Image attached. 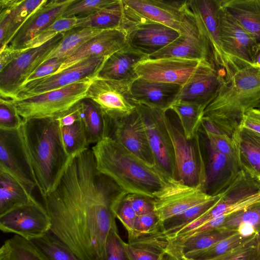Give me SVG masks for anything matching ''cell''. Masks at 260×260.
<instances>
[{"mask_svg": "<svg viewBox=\"0 0 260 260\" xmlns=\"http://www.w3.org/2000/svg\"><path fill=\"white\" fill-rule=\"evenodd\" d=\"M120 188L97 169L89 148L72 156L54 189L42 197L49 233L81 260H103Z\"/></svg>", "mask_w": 260, "mask_h": 260, "instance_id": "cell-1", "label": "cell"}, {"mask_svg": "<svg viewBox=\"0 0 260 260\" xmlns=\"http://www.w3.org/2000/svg\"><path fill=\"white\" fill-rule=\"evenodd\" d=\"M36 187L43 197L55 187L71 158L62 142L57 118H33L18 128Z\"/></svg>", "mask_w": 260, "mask_h": 260, "instance_id": "cell-2", "label": "cell"}, {"mask_svg": "<svg viewBox=\"0 0 260 260\" xmlns=\"http://www.w3.org/2000/svg\"><path fill=\"white\" fill-rule=\"evenodd\" d=\"M91 149L98 170L122 191L153 199L168 183L156 166L147 164L110 137Z\"/></svg>", "mask_w": 260, "mask_h": 260, "instance_id": "cell-3", "label": "cell"}, {"mask_svg": "<svg viewBox=\"0 0 260 260\" xmlns=\"http://www.w3.org/2000/svg\"><path fill=\"white\" fill-rule=\"evenodd\" d=\"M260 103V68L252 67L235 72L221 83L204 116L232 137L243 115Z\"/></svg>", "mask_w": 260, "mask_h": 260, "instance_id": "cell-4", "label": "cell"}, {"mask_svg": "<svg viewBox=\"0 0 260 260\" xmlns=\"http://www.w3.org/2000/svg\"><path fill=\"white\" fill-rule=\"evenodd\" d=\"M94 77H88L64 87L28 98L7 100L14 106L23 121L33 118H58L86 98Z\"/></svg>", "mask_w": 260, "mask_h": 260, "instance_id": "cell-5", "label": "cell"}, {"mask_svg": "<svg viewBox=\"0 0 260 260\" xmlns=\"http://www.w3.org/2000/svg\"><path fill=\"white\" fill-rule=\"evenodd\" d=\"M164 121L173 147L176 180L188 186L202 187L205 190L206 165L199 134L192 139H187L182 129L170 120L167 112Z\"/></svg>", "mask_w": 260, "mask_h": 260, "instance_id": "cell-6", "label": "cell"}, {"mask_svg": "<svg viewBox=\"0 0 260 260\" xmlns=\"http://www.w3.org/2000/svg\"><path fill=\"white\" fill-rule=\"evenodd\" d=\"M136 110L144 123L155 166L168 181L176 180L173 147L164 121L167 111L140 104H136Z\"/></svg>", "mask_w": 260, "mask_h": 260, "instance_id": "cell-7", "label": "cell"}, {"mask_svg": "<svg viewBox=\"0 0 260 260\" xmlns=\"http://www.w3.org/2000/svg\"><path fill=\"white\" fill-rule=\"evenodd\" d=\"M121 1L124 15V29L132 25L137 23L156 22L180 31L186 7V1Z\"/></svg>", "mask_w": 260, "mask_h": 260, "instance_id": "cell-8", "label": "cell"}, {"mask_svg": "<svg viewBox=\"0 0 260 260\" xmlns=\"http://www.w3.org/2000/svg\"><path fill=\"white\" fill-rule=\"evenodd\" d=\"M64 32L35 48L27 49L0 72L1 98L12 100L29 76L45 61L61 41Z\"/></svg>", "mask_w": 260, "mask_h": 260, "instance_id": "cell-9", "label": "cell"}, {"mask_svg": "<svg viewBox=\"0 0 260 260\" xmlns=\"http://www.w3.org/2000/svg\"><path fill=\"white\" fill-rule=\"evenodd\" d=\"M179 32L180 36L174 42L148 58L175 57L208 60L214 63L208 40L189 8L187 1Z\"/></svg>", "mask_w": 260, "mask_h": 260, "instance_id": "cell-10", "label": "cell"}, {"mask_svg": "<svg viewBox=\"0 0 260 260\" xmlns=\"http://www.w3.org/2000/svg\"><path fill=\"white\" fill-rule=\"evenodd\" d=\"M218 194H208L204 188L185 185L173 179L152 199L154 211L159 221L167 220L180 215L196 205L216 199Z\"/></svg>", "mask_w": 260, "mask_h": 260, "instance_id": "cell-11", "label": "cell"}, {"mask_svg": "<svg viewBox=\"0 0 260 260\" xmlns=\"http://www.w3.org/2000/svg\"><path fill=\"white\" fill-rule=\"evenodd\" d=\"M218 17L223 50L236 72L250 67L257 50L254 40L220 4Z\"/></svg>", "mask_w": 260, "mask_h": 260, "instance_id": "cell-12", "label": "cell"}, {"mask_svg": "<svg viewBox=\"0 0 260 260\" xmlns=\"http://www.w3.org/2000/svg\"><path fill=\"white\" fill-rule=\"evenodd\" d=\"M104 114L107 123V137L147 164L155 166L146 131L136 108L132 113L121 117L111 116L105 112Z\"/></svg>", "mask_w": 260, "mask_h": 260, "instance_id": "cell-13", "label": "cell"}, {"mask_svg": "<svg viewBox=\"0 0 260 260\" xmlns=\"http://www.w3.org/2000/svg\"><path fill=\"white\" fill-rule=\"evenodd\" d=\"M187 4L207 38L213 59L225 80L236 72L222 44L218 17V0H189Z\"/></svg>", "mask_w": 260, "mask_h": 260, "instance_id": "cell-14", "label": "cell"}, {"mask_svg": "<svg viewBox=\"0 0 260 260\" xmlns=\"http://www.w3.org/2000/svg\"><path fill=\"white\" fill-rule=\"evenodd\" d=\"M107 58L90 57L59 73L26 83L12 100L28 98L64 87L88 77H95Z\"/></svg>", "mask_w": 260, "mask_h": 260, "instance_id": "cell-15", "label": "cell"}, {"mask_svg": "<svg viewBox=\"0 0 260 260\" xmlns=\"http://www.w3.org/2000/svg\"><path fill=\"white\" fill-rule=\"evenodd\" d=\"M50 228V219L44 206L35 198L0 215L2 232L14 233L28 240L44 236Z\"/></svg>", "mask_w": 260, "mask_h": 260, "instance_id": "cell-16", "label": "cell"}, {"mask_svg": "<svg viewBox=\"0 0 260 260\" xmlns=\"http://www.w3.org/2000/svg\"><path fill=\"white\" fill-rule=\"evenodd\" d=\"M0 170L14 177L30 196L36 184L19 136L18 128H0Z\"/></svg>", "mask_w": 260, "mask_h": 260, "instance_id": "cell-17", "label": "cell"}, {"mask_svg": "<svg viewBox=\"0 0 260 260\" xmlns=\"http://www.w3.org/2000/svg\"><path fill=\"white\" fill-rule=\"evenodd\" d=\"M201 60L180 57L144 59L135 67L138 77L150 81L183 86L195 72Z\"/></svg>", "mask_w": 260, "mask_h": 260, "instance_id": "cell-18", "label": "cell"}, {"mask_svg": "<svg viewBox=\"0 0 260 260\" xmlns=\"http://www.w3.org/2000/svg\"><path fill=\"white\" fill-rule=\"evenodd\" d=\"M129 85L95 76L88 89L86 98L111 116L127 115L136 108L131 95Z\"/></svg>", "mask_w": 260, "mask_h": 260, "instance_id": "cell-19", "label": "cell"}, {"mask_svg": "<svg viewBox=\"0 0 260 260\" xmlns=\"http://www.w3.org/2000/svg\"><path fill=\"white\" fill-rule=\"evenodd\" d=\"M224 80L223 75L213 62L201 60L190 79L182 86L175 102L197 105L205 109Z\"/></svg>", "mask_w": 260, "mask_h": 260, "instance_id": "cell-20", "label": "cell"}, {"mask_svg": "<svg viewBox=\"0 0 260 260\" xmlns=\"http://www.w3.org/2000/svg\"><path fill=\"white\" fill-rule=\"evenodd\" d=\"M75 1H47L29 16L7 46L17 49H26L28 44L61 17L67 8Z\"/></svg>", "mask_w": 260, "mask_h": 260, "instance_id": "cell-21", "label": "cell"}, {"mask_svg": "<svg viewBox=\"0 0 260 260\" xmlns=\"http://www.w3.org/2000/svg\"><path fill=\"white\" fill-rule=\"evenodd\" d=\"M125 30L127 45L148 57L170 44L180 35L178 30L156 22L133 24Z\"/></svg>", "mask_w": 260, "mask_h": 260, "instance_id": "cell-22", "label": "cell"}, {"mask_svg": "<svg viewBox=\"0 0 260 260\" xmlns=\"http://www.w3.org/2000/svg\"><path fill=\"white\" fill-rule=\"evenodd\" d=\"M126 37L122 28L103 30L65 59L56 73L90 57L108 58L127 44Z\"/></svg>", "mask_w": 260, "mask_h": 260, "instance_id": "cell-23", "label": "cell"}, {"mask_svg": "<svg viewBox=\"0 0 260 260\" xmlns=\"http://www.w3.org/2000/svg\"><path fill=\"white\" fill-rule=\"evenodd\" d=\"M47 1H0V52L29 16Z\"/></svg>", "mask_w": 260, "mask_h": 260, "instance_id": "cell-24", "label": "cell"}, {"mask_svg": "<svg viewBox=\"0 0 260 260\" xmlns=\"http://www.w3.org/2000/svg\"><path fill=\"white\" fill-rule=\"evenodd\" d=\"M182 86L150 81L138 77L129 85L134 102L167 111L175 102Z\"/></svg>", "mask_w": 260, "mask_h": 260, "instance_id": "cell-25", "label": "cell"}, {"mask_svg": "<svg viewBox=\"0 0 260 260\" xmlns=\"http://www.w3.org/2000/svg\"><path fill=\"white\" fill-rule=\"evenodd\" d=\"M148 56L131 47L127 44L110 56L96 77L131 84L138 76L135 67Z\"/></svg>", "mask_w": 260, "mask_h": 260, "instance_id": "cell-26", "label": "cell"}, {"mask_svg": "<svg viewBox=\"0 0 260 260\" xmlns=\"http://www.w3.org/2000/svg\"><path fill=\"white\" fill-rule=\"evenodd\" d=\"M242 169L239 162L219 152L208 143L206 192L212 196L220 193Z\"/></svg>", "mask_w": 260, "mask_h": 260, "instance_id": "cell-27", "label": "cell"}, {"mask_svg": "<svg viewBox=\"0 0 260 260\" xmlns=\"http://www.w3.org/2000/svg\"><path fill=\"white\" fill-rule=\"evenodd\" d=\"M162 231L141 236L128 242L121 239L126 259L163 260L168 241Z\"/></svg>", "mask_w": 260, "mask_h": 260, "instance_id": "cell-28", "label": "cell"}, {"mask_svg": "<svg viewBox=\"0 0 260 260\" xmlns=\"http://www.w3.org/2000/svg\"><path fill=\"white\" fill-rule=\"evenodd\" d=\"M242 28L260 47V0H219Z\"/></svg>", "mask_w": 260, "mask_h": 260, "instance_id": "cell-29", "label": "cell"}, {"mask_svg": "<svg viewBox=\"0 0 260 260\" xmlns=\"http://www.w3.org/2000/svg\"><path fill=\"white\" fill-rule=\"evenodd\" d=\"M232 137L239 151L242 169L260 181V134L238 128Z\"/></svg>", "mask_w": 260, "mask_h": 260, "instance_id": "cell-30", "label": "cell"}, {"mask_svg": "<svg viewBox=\"0 0 260 260\" xmlns=\"http://www.w3.org/2000/svg\"><path fill=\"white\" fill-rule=\"evenodd\" d=\"M80 119L83 121L89 144H95L107 136V123L104 111L89 99L79 104Z\"/></svg>", "mask_w": 260, "mask_h": 260, "instance_id": "cell-31", "label": "cell"}, {"mask_svg": "<svg viewBox=\"0 0 260 260\" xmlns=\"http://www.w3.org/2000/svg\"><path fill=\"white\" fill-rule=\"evenodd\" d=\"M34 198L14 177L0 170V215L28 203Z\"/></svg>", "mask_w": 260, "mask_h": 260, "instance_id": "cell-32", "label": "cell"}, {"mask_svg": "<svg viewBox=\"0 0 260 260\" xmlns=\"http://www.w3.org/2000/svg\"><path fill=\"white\" fill-rule=\"evenodd\" d=\"M103 30L89 27H79L64 32L61 41L49 53L44 61L53 58L64 60L84 43Z\"/></svg>", "mask_w": 260, "mask_h": 260, "instance_id": "cell-33", "label": "cell"}, {"mask_svg": "<svg viewBox=\"0 0 260 260\" xmlns=\"http://www.w3.org/2000/svg\"><path fill=\"white\" fill-rule=\"evenodd\" d=\"M217 229L249 237L260 232V203L229 216Z\"/></svg>", "mask_w": 260, "mask_h": 260, "instance_id": "cell-34", "label": "cell"}, {"mask_svg": "<svg viewBox=\"0 0 260 260\" xmlns=\"http://www.w3.org/2000/svg\"><path fill=\"white\" fill-rule=\"evenodd\" d=\"M124 15L121 0L84 18H78L75 27H89L103 30L123 29Z\"/></svg>", "mask_w": 260, "mask_h": 260, "instance_id": "cell-35", "label": "cell"}, {"mask_svg": "<svg viewBox=\"0 0 260 260\" xmlns=\"http://www.w3.org/2000/svg\"><path fill=\"white\" fill-rule=\"evenodd\" d=\"M0 260H46L28 240L15 235L0 248Z\"/></svg>", "mask_w": 260, "mask_h": 260, "instance_id": "cell-36", "label": "cell"}, {"mask_svg": "<svg viewBox=\"0 0 260 260\" xmlns=\"http://www.w3.org/2000/svg\"><path fill=\"white\" fill-rule=\"evenodd\" d=\"M169 110L178 116L181 129L188 140L199 134L205 108L202 106L185 103L175 102Z\"/></svg>", "mask_w": 260, "mask_h": 260, "instance_id": "cell-37", "label": "cell"}, {"mask_svg": "<svg viewBox=\"0 0 260 260\" xmlns=\"http://www.w3.org/2000/svg\"><path fill=\"white\" fill-rule=\"evenodd\" d=\"M29 241L46 260H81L49 232L42 237Z\"/></svg>", "mask_w": 260, "mask_h": 260, "instance_id": "cell-38", "label": "cell"}, {"mask_svg": "<svg viewBox=\"0 0 260 260\" xmlns=\"http://www.w3.org/2000/svg\"><path fill=\"white\" fill-rule=\"evenodd\" d=\"M61 134L64 147L69 157L88 148L86 129L80 119L72 125L61 127Z\"/></svg>", "mask_w": 260, "mask_h": 260, "instance_id": "cell-39", "label": "cell"}, {"mask_svg": "<svg viewBox=\"0 0 260 260\" xmlns=\"http://www.w3.org/2000/svg\"><path fill=\"white\" fill-rule=\"evenodd\" d=\"M257 234L251 237H247L235 232L208 248L193 252L186 256H180L175 259L180 257L194 259H203L216 256L227 252L247 242L253 238Z\"/></svg>", "mask_w": 260, "mask_h": 260, "instance_id": "cell-40", "label": "cell"}, {"mask_svg": "<svg viewBox=\"0 0 260 260\" xmlns=\"http://www.w3.org/2000/svg\"><path fill=\"white\" fill-rule=\"evenodd\" d=\"M128 193L121 190L114 199L111 209L115 217L125 229L128 242L134 238V229L137 215L133 209L127 197Z\"/></svg>", "mask_w": 260, "mask_h": 260, "instance_id": "cell-41", "label": "cell"}, {"mask_svg": "<svg viewBox=\"0 0 260 260\" xmlns=\"http://www.w3.org/2000/svg\"><path fill=\"white\" fill-rule=\"evenodd\" d=\"M119 0H75L66 10L61 17L81 18L115 4Z\"/></svg>", "mask_w": 260, "mask_h": 260, "instance_id": "cell-42", "label": "cell"}, {"mask_svg": "<svg viewBox=\"0 0 260 260\" xmlns=\"http://www.w3.org/2000/svg\"><path fill=\"white\" fill-rule=\"evenodd\" d=\"M78 20V18L76 17H60L36 37L28 44L26 49L39 47L53 38L57 34L75 28Z\"/></svg>", "mask_w": 260, "mask_h": 260, "instance_id": "cell-43", "label": "cell"}, {"mask_svg": "<svg viewBox=\"0 0 260 260\" xmlns=\"http://www.w3.org/2000/svg\"><path fill=\"white\" fill-rule=\"evenodd\" d=\"M204 134L210 145L230 158L241 164L239 151L235 140L232 137L226 135H215L208 132H205Z\"/></svg>", "mask_w": 260, "mask_h": 260, "instance_id": "cell-44", "label": "cell"}, {"mask_svg": "<svg viewBox=\"0 0 260 260\" xmlns=\"http://www.w3.org/2000/svg\"><path fill=\"white\" fill-rule=\"evenodd\" d=\"M256 235L240 246L216 256L203 259L180 257L176 260H250L256 252Z\"/></svg>", "mask_w": 260, "mask_h": 260, "instance_id": "cell-45", "label": "cell"}, {"mask_svg": "<svg viewBox=\"0 0 260 260\" xmlns=\"http://www.w3.org/2000/svg\"><path fill=\"white\" fill-rule=\"evenodd\" d=\"M164 228V223L159 221L154 211L137 216L135 224L134 239L141 236L162 231Z\"/></svg>", "mask_w": 260, "mask_h": 260, "instance_id": "cell-46", "label": "cell"}, {"mask_svg": "<svg viewBox=\"0 0 260 260\" xmlns=\"http://www.w3.org/2000/svg\"><path fill=\"white\" fill-rule=\"evenodd\" d=\"M116 222L108 235L103 260H126L124 251L121 242Z\"/></svg>", "mask_w": 260, "mask_h": 260, "instance_id": "cell-47", "label": "cell"}, {"mask_svg": "<svg viewBox=\"0 0 260 260\" xmlns=\"http://www.w3.org/2000/svg\"><path fill=\"white\" fill-rule=\"evenodd\" d=\"M23 122L14 106L8 100H0V128L14 129L18 128Z\"/></svg>", "mask_w": 260, "mask_h": 260, "instance_id": "cell-48", "label": "cell"}, {"mask_svg": "<svg viewBox=\"0 0 260 260\" xmlns=\"http://www.w3.org/2000/svg\"><path fill=\"white\" fill-rule=\"evenodd\" d=\"M63 61L61 59L53 58L44 61L29 76L24 84L56 73Z\"/></svg>", "mask_w": 260, "mask_h": 260, "instance_id": "cell-49", "label": "cell"}, {"mask_svg": "<svg viewBox=\"0 0 260 260\" xmlns=\"http://www.w3.org/2000/svg\"><path fill=\"white\" fill-rule=\"evenodd\" d=\"M128 199L137 216L154 211L152 199L137 194L128 193Z\"/></svg>", "mask_w": 260, "mask_h": 260, "instance_id": "cell-50", "label": "cell"}, {"mask_svg": "<svg viewBox=\"0 0 260 260\" xmlns=\"http://www.w3.org/2000/svg\"><path fill=\"white\" fill-rule=\"evenodd\" d=\"M238 128L247 129L260 134V108H253L243 115Z\"/></svg>", "mask_w": 260, "mask_h": 260, "instance_id": "cell-51", "label": "cell"}, {"mask_svg": "<svg viewBox=\"0 0 260 260\" xmlns=\"http://www.w3.org/2000/svg\"><path fill=\"white\" fill-rule=\"evenodd\" d=\"M28 49H17L7 46L0 52V72Z\"/></svg>", "mask_w": 260, "mask_h": 260, "instance_id": "cell-52", "label": "cell"}, {"mask_svg": "<svg viewBox=\"0 0 260 260\" xmlns=\"http://www.w3.org/2000/svg\"><path fill=\"white\" fill-rule=\"evenodd\" d=\"M79 103L61 117L58 118L61 127L73 125L80 119Z\"/></svg>", "mask_w": 260, "mask_h": 260, "instance_id": "cell-53", "label": "cell"}, {"mask_svg": "<svg viewBox=\"0 0 260 260\" xmlns=\"http://www.w3.org/2000/svg\"><path fill=\"white\" fill-rule=\"evenodd\" d=\"M200 127H202L204 133L208 132L219 135H226L216 124L206 117L203 116Z\"/></svg>", "mask_w": 260, "mask_h": 260, "instance_id": "cell-54", "label": "cell"}, {"mask_svg": "<svg viewBox=\"0 0 260 260\" xmlns=\"http://www.w3.org/2000/svg\"><path fill=\"white\" fill-rule=\"evenodd\" d=\"M251 67L256 68H260V47L257 50Z\"/></svg>", "mask_w": 260, "mask_h": 260, "instance_id": "cell-55", "label": "cell"}, {"mask_svg": "<svg viewBox=\"0 0 260 260\" xmlns=\"http://www.w3.org/2000/svg\"><path fill=\"white\" fill-rule=\"evenodd\" d=\"M256 253L260 260V232L256 237Z\"/></svg>", "mask_w": 260, "mask_h": 260, "instance_id": "cell-56", "label": "cell"}, {"mask_svg": "<svg viewBox=\"0 0 260 260\" xmlns=\"http://www.w3.org/2000/svg\"><path fill=\"white\" fill-rule=\"evenodd\" d=\"M163 260H175L174 258H173V257H171L170 256L166 254V256H165L164 258L163 259Z\"/></svg>", "mask_w": 260, "mask_h": 260, "instance_id": "cell-57", "label": "cell"}, {"mask_svg": "<svg viewBox=\"0 0 260 260\" xmlns=\"http://www.w3.org/2000/svg\"><path fill=\"white\" fill-rule=\"evenodd\" d=\"M250 260H259L258 256L256 252Z\"/></svg>", "mask_w": 260, "mask_h": 260, "instance_id": "cell-58", "label": "cell"}, {"mask_svg": "<svg viewBox=\"0 0 260 260\" xmlns=\"http://www.w3.org/2000/svg\"><path fill=\"white\" fill-rule=\"evenodd\" d=\"M256 108H260V103L257 105Z\"/></svg>", "mask_w": 260, "mask_h": 260, "instance_id": "cell-59", "label": "cell"}]
</instances>
